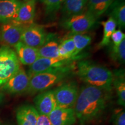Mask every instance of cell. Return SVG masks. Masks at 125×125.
<instances>
[{
    "instance_id": "obj_1",
    "label": "cell",
    "mask_w": 125,
    "mask_h": 125,
    "mask_svg": "<svg viewBox=\"0 0 125 125\" xmlns=\"http://www.w3.org/2000/svg\"><path fill=\"white\" fill-rule=\"evenodd\" d=\"M108 93L91 85L81 87L74 107L79 125H87L101 118L107 105Z\"/></svg>"
},
{
    "instance_id": "obj_2",
    "label": "cell",
    "mask_w": 125,
    "mask_h": 125,
    "mask_svg": "<svg viewBox=\"0 0 125 125\" xmlns=\"http://www.w3.org/2000/svg\"><path fill=\"white\" fill-rule=\"evenodd\" d=\"M76 75L86 85L101 89L109 93L112 90L113 73L106 67L89 60H82L76 64Z\"/></svg>"
},
{
    "instance_id": "obj_3",
    "label": "cell",
    "mask_w": 125,
    "mask_h": 125,
    "mask_svg": "<svg viewBox=\"0 0 125 125\" xmlns=\"http://www.w3.org/2000/svg\"><path fill=\"white\" fill-rule=\"evenodd\" d=\"M73 64L33 75L30 77L27 92L30 94L41 93L48 90L58 83L64 81L74 74Z\"/></svg>"
},
{
    "instance_id": "obj_4",
    "label": "cell",
    "mask_w": 125,
    "mask_h": 125,
    "mask_svg": "<svg viewBox=\"0 0 125 125\" xmlns=\"http://www.w3.org/2000/svg\"><path fill=\"white\" fill-rule=\"evenodd\" d=\"M21 68L15 50L8 46L0 48V88Z\"/></svg>"
},
{
    "instance_id": "obj_5",
    "label": "cell",
    "mask_w": 125,
    "mask_h": 125,
    "mask_svg": "<svg viewBox=\"0 0 125 125\" xmlns=\"http://www.w3.org/2000/svg\"><path fill=\"white\" fill-rule=\"evenodd\" d=\"M77 83L75 81L65 83L53 90L57 107L74 108L79 93Z\"/></svg>"
},
{
    "instance_id": "obj_6",
    "label": "cell",
    "mask_w": 125,
    "mask_h": 125,
    "mask_svg": "<svg viewBox=\"0 0 125 125\" xmlns=\"http://www.w3.org/2000/svg\"><path fill=\"white\" fill-rule=\"evenodd\" d=\"M97 19L86 12L64 18L61 21V26L72 33H81L92 29Z\"/></svg>"
},
{
    "instance_id": "obj_7",
    "label": "cell",
    "mask_w": 125,
    "mask_h": 125,
    "mask_svg": "<svg viewBox=\"0 0 125 125\" xmlns=\"http://www.w3.org/2000/svg\"><path fill=\"white\" fill-rule=\"evenodd\" d=\"M48 35L42 26L32 23L24 26L21 41L28 46L39 49L46 41Z\"/></svg>"
},
{
    "instance_id": "obj_8",
    "label": "cell",
    "mask_w": 125,
    "mask_h": 125,
    "mask_svg": "<svg viewBox=\"0 0 125 125\" xmlns=\"http://www.w3.org/2000/svg\"><path fill=\"white\" fill-rule=\"evenodd\" d=\"M74 59L58 58H43L40 57L32 65H30L27 74L29 77L33 75L49 70L56 69L73 64Z\"/></svg>"
},
{
    "instance_id": "obj_9",
    "label": "cell",
    "mask_w": 125,
    "mask_h": 125,
    "mask_svg": "<svg viewBox=\"0 0 125 125\" xmlns=\"http://www.w3.org/2000/svg\"><path fill=\"white\" fill-rule=\"evenodd\" d=\"M29 83L30 77L29 75L24 69L20 68L1 87V89L9 94H20L27 92Z\"/></svg>"
},
{
    "instance_id": "obj_10",
    "label": "cell",
    "mask_w": 125,
    "mask_h": 125,
    "mask_svg": "<svg viewBox=\"0 0 125 125\" xmlns=\"http://www.w3.org/2000/svg\"><path fill=\"white\" fill-rule=\"evenodd\" d=\"M22 26L14 22L4 23L0 27V38L8 46H14L21 41L23 29Z\"/></svg>"
},
{
    "instance_id": "obj_11",
    "label": "cell",
    "mask_w": 125,
    "mask_h": 125,
    "mask_svg": "<svg viewBox=\"0 0 125 125\" xmlns=\"http://www.w3.org/2000/svg\"><path fill=\"white\" fill-rule=\"evenodd\" d=\"M34 103L39 114L49 115L57 107L53 90L41 92L34 98Z\"/></svg>"
},
{
    "instance_id": "obj_12",
    "label": "cell",
    "mask_w": 125,
    "mask_h": 125,
    "mask_svg": "<svg viewBox=\"0 0 125 125\" xmlns=\"http://www.w3.org/2000/svg\"><path fill=\"white\" fill-rule=\"evenodd\" d=\"M35 8L36 0H21L16 16L11 22L22 26L32 24L35 16Z\"/></svg>"
},
{
    "instance_id": "obj_13",
    "label": "cell",
    "mask_w": 125,
    "mask_h": 125,
    "mask_svg": "<svg viewBox=\"0 0 125 125\" xmlns=\"http://www.w3.org/2000/svg\"><path fill=\"white\" fill-rule=\"evenodd\" d=\"M48 116L52 125H73L76 121L74 108H61L56 107Z\"/></svg>"
},
{
    "instance_id": "obj_14",
    "label": "cell",
    "mask_w": 125,
    "mask_h": 125,
    "mask_svg": "<svg viewBox=\"0 0 125 125\" xmlns=\"http://www.w3.org/2000/svg\"><path fill=\"white\" fill-rule=\"evenodd\" d=\"M13 47L20 62L24 65L30 66L40 57L38 49L28 46L21 41Z\"/></svg>"
},
{
    "instance_id": "obj_15",
    "label": "cell",
    "mask_w": 125,
    "mask_h": 125,
    "mask_svg": "<svg viewBox=\"0 0 125 125\" xmlns=\"http://www.w3.org/2000/svg\"><path fill=\"white\" fill-rule=\"evenodd\" d=\"M21 0H0V23L4 24L15 19Z\"/></svg>"
},
{
    "instance_id": "obj_16",
    "label": "cell",
    "mask_w": 125,
    "mask_h": 125,
    "mask_svg": "<svg viewBox=\"0 0 125 125\" xmlns=\"http://www.w3.org/2000/svg\"><path fill=\"white\" fill-rule=\"evenodd\" d=\"M38 113L33 105L26 104L20 106L16 112L18 125H37Z\"/></svg>"
},
{
    "instance_id": "obj_17",
    "label": "cell",
    "mask_w": 125,
    "mask_h": 125,
    "mask_svg": "<svg viewBox=\"0 0 125 125\" xmlns=\"http://www.w3.org/2000/svg\"><path fill=\"white\" fill-rule=\"evenodd\" d=\"M59 43L55 35L52 34L48 35L46 41L38 49L40 57L43 58H58Z\"/></svg>"
},
{
    "instance_id": "obj_18",
    "label": "cell",
    "mask_w": 125,
    "mask_h": 125,
    "mask_svg": "<svg viewBox=\"0 0 125 125\" xmlns=\"http://www.w3.org/2000/svg\"><path fill=\"white\" fill-rule=\"evenodd\" d=\"M112 86L114 87L117 96L118 105L125 106V76L124 70H118L113 74Z\"/></svg>"
},
{
    "instance_id": "obj_19",
    "label": "cell",
    "mask_w": 125,
    "mask_h": 125,
    "mask_svg": "<svg viewBox=\"0 0 125 125\" xmlns=\"http://www.w3.org/2000/svg\"><path fill=\"white\" fill-rule=\"evenodd\" d=\"M115 0H87V13L97 20L108 9Z\"/></svg>"
},
{
    "instance_id": "obj_20",
    "label": "cell",
    "mask_w": 125,
    "mask_h": 125,
    "mask_svg": "<svg viewBox=\"0 0 125 125\" xmlns=\"http://www.w3.org/2000/svg\"><path fill=\"white\" fill-rule=\"evenodd\" d=\"M87 0H64L62 12L64 18L84 12Z\"/></svg>"
},
{
    "instance_id": "obj_21",
    "label": "cell",
    "mask_w": 125,
    "mask_h": 125,
    "mask_svg": "<svg viewBox=\"0 0 125 125\" xmlns=\"http://www.w3.org/2000/svg\"><path fill=\"white\" fill-rule=\"evenodd\" d=\"M101 24L103 27V34L101 42L98 45V48L105 47L110 43L111 37L113 32L116 30L117 26L115 20L111 17L106 21H101Z\"/></svg>"
},
{
    "instance_id": "obj_22",
    "label": "cell",
    "mask_w": 125,
    "mask_h": 125,
    "mask_svg": "<svg viewBox=\"0 0 125 125\" xmlns=\"http://www.w3.org/2000/svg\"><path fill=\"white\" fill-rule=\"evenodd\" d=\"M114 7L110 13L111 18L115 20L120 28L125 26V4L124 1H114Z\"/></svg>"
},
{
    "instance_id": "obj_23",
    "label": "cell",
    "mask_w": 125,
    "mask_h": 125,
    "mask_svg": "<svg viewBox=\"0 0 125 125\" xmlns=\"http://www.w3.org/2000/svg\"><path fill=\"white\" fill-rule=\"evenodd\" d=\"M75 47L74 41L71 38L68 37L59 43V54L61 58L66 59H74V54Z\"/></svg>"
},
{
    "instance_id": "obj_24",
    "label": "cell",
    "mask_w": 125,
    "mask_h": 125,
    "mask_svg": "<svg viewBox=\"0 0 125 125\" xmlns=\"http://www.w3.org/2000/svg\"><path fill=\"white\" fill-rule=\"evenodd\" d=\"M68 37L73 40L75 47V51L74 54V57H76V56L80 53L92 42V38L90 36L81 33H72Z\"/></svg>"
},
{
    "instance_id": "obj_25",
    "label": "cell",
    "mask_w": 125,
    "mask_h": 125,
    "mask_svg": "<svg viewBox=\"0 0 125 125\" xmlns=\"http://www.w3.org/2000/svg\"><path fill=\"white\" fill-rule=\"evenodd\" d=\"M111 57L114 61L124 64L125 62V39L117 48H112L110 53Z\"/></svg>"
},
{
    "instance_id": "obj_26",
    "label": "cell",
    "mask_w": 125,
    "mask_h": 125,
    "mask_svg": "<svg viewBox=\"0 0 125 125\" xmlns=\"http://www.w3.org/2000/svg\"><path fill=\"white\" fill-rule=\"evenodd\" d=\"M64 0H46L43 4L45 13L48 15L56 13L62 7Z\"/></svg>"
},
{
    "instance_id": "obj_27",
    "label": "cell",
    "mask_w": 125,
    "mask_h": 125,
    "mask_svg": "<svg viewBox=\"0 0 125 125\" xmlns=\"http://www.w3.org/2000/svg\"><path fill=\"white\" fill-rule=\"evenodd\" d=\"M114 125H125V112L123 109H118L114 111L112 116Z\"/></svg>"
},
{
    "instance_id": "obj_28",
    "label": "cell",
    "mask_w": 125,
    "mask_h": 125,
    "mask_svg": "<svg viewBox=\"0 0 125 125\" xmlns=\"http://www.w3.org/2000/svg\"><path fill=\"white\" fill-rule=\"evenodd\" d=\"M125 39V34L121 30H115L112 34L111 41H112V48H117L123 40Z\"/></svg>"
},
{
    "instance_id": "obj_29",
    "label": "cell",
    "mask_w": 125,
    "mask_h": 125,
    "mask_svg": "<svg viewBox=\"0 0 125 125\" xmlns=\"http://www.w3.org/2000/svg\"><path fill=\"white\" fill-rule=\"evenodd\" d=\"M37 125H52L48 115L38 114Z\"/></svg>"
},
{
    "instance_id": "obj_30",
    "label": "cell",
    "mask_w": 125,
    "mask_h": 125,
    "mask_svg": "<svg viewBox=\"0 0 125 125\" xmlns=\"http://www.w3.org/2000/svg\"><path fill=\"white\" fill-rule=\"evenodd\" d=\"M4 98V94H3L2 92H0V104H1V103L2 102Z\"/></svg>"
},
{
    "instance_id": "obj_31",
    "label": "cell",
    "mask_w": 125,
    "mask_h": 125,
    "mask_svg": "<svg viewBox=\"0 0 125 125\" xmlns=\"http://www.w3.org/2000/svg\"><path fill=\"white\" fill-rule=\"evenodd\" d=\"M39 1H40V2H44L45 1H46V0H39Z\"/></svg>"
},
{
    "instance_id": "obj_32",
    "label": "cell",
    "mask_w": 125,
    "mask_h": 125,
    "mask_svg": "<svg viewBox=\"0 0 125 125\" xmlns=\"http://www.w3.org/2000/svg\"><path fill=\"white\" fill-rule=\"evenodd\" d=\"M0 40H1V38H0Z\"/></svg>"
}]
</instances>
